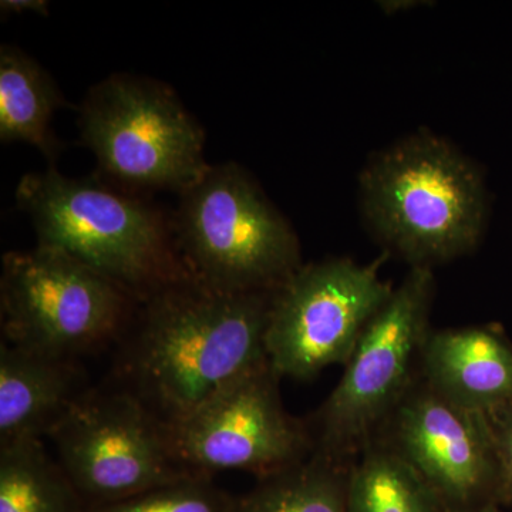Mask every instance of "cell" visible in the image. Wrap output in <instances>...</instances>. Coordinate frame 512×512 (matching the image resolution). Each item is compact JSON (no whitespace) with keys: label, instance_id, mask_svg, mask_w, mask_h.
I'll use <instances>...</instances> for the list:
<instances>
[{"label":"cell","instance_id":"cell-2","mask_svg":"<svg viewBox=\"0 0 512 512\" xmlns=\"http://www.w3.org/2000/svg\"><path fill=\"white\" fill-rule=\"evenodd\" d=\"M16 200L40 245L62 249L126 289L138 302L188 274L171 225L137 198L49 168L30 173Z\"/></svg>","mask_w":512,"mask_h":512},{"label":"cell","instance_id":"cell-10","mask_svg":"<svg viewBox=\"0 0 512 512\" xmlns=\"http://www.w3.org/2000/svg\"><path fill=\"white\" fill-rule=\"evenodd\" d=\"M279 382L266 363L165 429L175 460L194 476L241 470L258 480L306 460L311 431L286 412Z\"/></svg>","mask_w":512,"mask_h":512},{"label":"cell","instance_id":"cell-8","mask_svg":"<svg viewBox=\"0 0 512 512\" xmlns=\"http://www.w3.org/2000/svg\"><path fill=\"white\" fill-rule=\"evenodd\" d=\"M49 439L86 508L194 477L175 460L163 424L111 384L84 394Z\"/></svg>","mask_w":512,"mask_h":512},{"label":"cell","instance_id":"cell-20","mask_svg":"<svg viewBox=\"0 0 512 512\" xmlns=\"http://www.w3.org/2000/svg\"><path fill=\"white\" fill-rule=\"evenodd\" d=\"M47 9H49V3L43 2V0H3V2L0 3L2 15L23 12H35L40 13V15H47Z\"/></svg>","mask_w":512,"mask_h":512},{"label":"cell","instance_id":"cell-3","mask_svg":"<svg viewBox=\"0 0 512 512\" xmlns=\"http://www.w3.org/2000/svg\"><path fill=\"white\" fill-rule=\"evenodd\" d=\"M363 208L373 229L413 266L467 254L483 234V178L440 138L420 134L367 165Z\"/></svg>","mask_w":512,"mask_h":512},{"label":"cell","instance_id":"cell-9","mask_svg":"<svg viewBox=\"0 0 512 512\" xmlns=\"http://www.w3.org/2000/svg\"><path fill=\"white\" fill-rule=\"evenodd\" d=\"M380 264L382 259L359 265L345 258L302 265L274 293L265 348L276 375L309 380L326 367L345 366L392 296Z\"/></svg>","mask_w":512,"mask_h":512},{"label":"cell","instance_id":"cell-7","mask_svg":"<svg viewBox=\"0 0 512 512\" xmlns=\"http://www.w3.org/2000/svg\"><path fill=\"white\" fill-rule=\"evenodd\" d=\"M79 124L101 171L128 187L181 192L210 167L204 130L177 94L154 80L116 74L97 84Z\"/></svg>","mask_w":512,"mask_h":512},{"label":"cell","instance_id":"cell-17","mask_svg":"<svg viewBox=\"0 0 512 512\" xmlns=\"http://www.w3.org/2000/svg\"><path fill=\"white\" fill-rule=\"evenodd\" d=\"M42 440L0 447V512H86Z\"/></svg>","mask_w":512,"mask_h":512},{"label":"cell","instance_id":"cell-4","mask_svg":"<svg viewBox=\"0 0 512 512\" xmlns=\"http://www.w3.org/2000/svg\"><path fill=\"white\" fill-rule=\"evenodd\" d=\"M180 195L171 228L198 281L229 292H275L301 268L291 225L237 164L210 165Z\"/></svg>","mask_w":512,"mask_h":512},{"label":"cell","instance_id":"cell-14","mask_svg":"<svg viewBox=\"0 0 512 512\" xmlns=\"http://www.w3.org/2000/svg\"><path fill=\"white\" fill-rule=\"evenodd\" d=\"M63 96L52 76L25 52L9 45L0 49V140L32 144L50 160L59 141L53 136V114Z\"/></svg>","mask_w":512,"mask_h":512},{"label":"cell","instance_id":"cell-19","mask_svg":"<svg viewBox=\"0 0 512 512\" xmlns=\"http://www.w3.org/2000/svg\"><path fill=\"white\" fill-rule=\"evenodd\" d=\"M487 417L493 430L500 473L498 503L512 507V404Z\"/></svg>","mask_w":512,"mask_h":512},{"label":"cell","instance_id":"cell-11","mask_svg":"<svg viewBox=\"0 0 512 512\" xmlns=\"http://www.w3.org/2000/svg\"><path fill=\"white\" fill-rule=\"evenodd\" d=\"M375 439L402 457L448 512L500 504L497 451L488 417L450 402L420 373Z\"/></svg>","mask_w":512,"mask_h":512},{"label":"cell","instance_id":"cell-1","mask_svg":"<svg viewBox=\"0 0 512 512\" xmlns=\"http://www.w3.org/2000/svg\"><path fill=\"white\" fill-rule=\"evenodd\" d=\"M276 292V291H275ZM275 292H229L185 275L137 303L116 342L111 386L165 429L266 365Z\"/></svg>","mask_w":512,"mask_h":512},{"label":"cell","instance_id":"cell-6","mask_svg":"<svg viewBox=\"0 0 512 512\" xmlns=\"http://www.w3.org/2000/svg\"><path fill=\"white\" fill-rule=\"evenodd\" d=\"M126 289L72 255L37 244L3 255V342L64 360L116 345L137 308Z\"/></svg>","mask_w":512,"mask_h":512},{"label":"cell","instance_id":"cell-12","mask_svg":"<svg viewBox=\"0 0 512 512\" xmlns=\"http://www.w3.org/2000/svg\"><path fill=\"white\" fill-rule=\"evenodd\" d=\"M420 376L457 406L491 416L512 404V345L491 326L430 330Z\"/></svg>","mask_w":512,"mask_h":512},{"label":"cell","instance_id":"cell-13","mask_svg":"<svg viewBox=\"0 0 512 512\" xmlns=\"http://www.w3.org/2000/svg\"><path fill=\"white\" fill-rule=\"evenodd\" d=\"M76 360L0 345V447L50 437L89 392Z\"/></svg>","mask_w":512,"mask_h":512},{"label":"cell","instance_id":"cell-21","mask_svg":"<svg viewBox=\"0 0 512 512\" xmlns=\"http://www.w3.org/2000/svg\"><path fill=\"white\" fill-rule=\"evenodd\" d=\"M473 512H503L498 508L497 504L488 505V507L481 508V510L473 511Z\"/></svg>","mask_w":512,"mask_h":512},{"label":"cell","instance_id":"cell-16","mask_svg":"<svg viewBox=\"0 0 512 512\" xmlns=\"http://www.w3.org/2000/svg\"><path fill=\"white\" fill-rule=\"evenodd\" d=\"M346 512H448L402 457L373 439L352 461Z\"/></svg>","mask_w":512,"mask_h":512},{"label":"cell","instance_id":"cell-18","mask_svg":"<svg viewBox=\"0 0 512 512\" xmlns=\"http://www.w3.org/2000/svg\"><path fill=\"white\" fill-rule=\"evenodd\" d=\"M235 501L212 477L194 476L86 512H234Z\"/></svg>","mask_w":512,"mask_h":512},{"label":"cell","instance_id":"cell-5","mask_svg":"<svg viewBox=\"0 0 512 512\" xmlns=\"http://www.w3.org/2000/svg\"><path fill=\"white\" fill-rule=\"evenodd\" d=\"M433 292L431 268L413 266L370 320L339 383L306 420L312 453L350 464L375 439L419 376Z\"/></svg>","mask_w":512,"mask_h":512},{"label":"cell","instance_id":"cell-15","mask_svg":"<svg viewBox=\"0 0 512 512\" xmlns=\"http://www.w3.org/2000/svg\"><path fill=\"white\" fill-rule=\"evenodd\" d=\"M352 463L312 453L302 463L261 478L237 497L234 512H346Z\"/></svg>","mask_w":512,"mask_h":512}]
</instances>
